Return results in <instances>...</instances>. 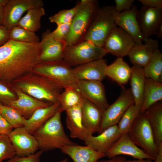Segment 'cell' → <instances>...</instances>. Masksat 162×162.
<instances>
[{
	"instance_id": "cell-33",
	"label": "cell",
	"mask_w": 162,
	"mask_h": 162,
	"mask_svg": "<svg viewBox=\"0 0 162 162\" xmlns=\"http://www.w3.org/2000/svg\"><path fill=\"white\" fill-rule=\"evenodd\" d=\"M141 106L134 104L125 111L117 125L122 135L128 134L140 114Z\"/></svg>"
},
{
	"instance_id": "cell-26",
	"label": "cell",
	"mask_w": 162,
	"mask_h": 162,
	"mask_svg": "<svg viewBox=\"0 0 162 162\" xmlns=\"http://www.w3.org/2000/svg\"><path fill=\"white\" fill-rule=\"evenodd\" d=\"M105 74L106 76L122 86L130 80L131 68L123 58L118 57L112 64L107 65Z\"/></svg>"
},
{
	"instance_id": "cell-9",
	"label": "cell",
	"mask_w": 162,
	"mask_h": 162,
	"mask_svg": "<svg viewBox=\"0 0 162 162\" xmlns=\"http://www.w3.org/2000/svg\"><path fill=\"white\" fill-rule=\"evenodd\" d=\"M134 104L130 88L124 89L116 100L104 111L98 134L110 127L117 125L126 110Z\"/></svg>"
},
{
	"instance_id": "cell-41",
	"label": "cell",
	"mask_w": 162,
	"mask_h": 162,
	"mask_svg": "<svg viewBox=\"0 0 162 162\" xmlns=\"http://www.w3.org/2000/svg\"><path fill=\"white\" fill-rule=\"evenodd\" d=\"M134 0H115L114 9L117 12H121L130 10L133 6Z\"/></svg>"
},
{
	"instance_id": "cell-16",
	"label": "cell",
	"mask_w": 162,
	"mask_h": 162,
	"mask_svg": "<svg viewBox=\"0 0 162 162\" xmlns=\"http://www.w3.org/2000/svg\"><path fill=\"white\" fill-rule=\"evenodd\" d=\"M50 32L48 29L44 32L39 43L40 59L42 62L63 59L67 46L66 42L53 38L50 35Z\"/></svg>"
},
{
	"instance_id": "cell-36",
	"label": "cell",
	"mask_w": 162,
	"mask_h": 162,
	"mask_svg": "<svg viewBox=\"0 0 162 162\" xmlns=\"http://www.w3.org/2000/svg\"><path fill=\"white\" fill-rule=\"evenodd\" d=\"M78 8V5L68 9L61 10L49 17L50 22L55 23L57 25L69 23L74 18Z\"/></svg>"
},
{
	"instance_id": "cell-47",
	"label": "cell",
	"mask_w": 162,
	"mask_h": 162,
	"mask_svg": "<svg viewBox=\"0 0 162 162\" xmlns=\"http://www.w3.org/2000/svg\"><path fill=\"white\" fill-rule=\"evenodd\" d=\"M156 35L158 38L160 39H162V22L158 26Z\"/></svg>"
},
{
	"instance_id": "cell-46",
	"label": "cell",
	"mask_w": 162,
	"mask_h": 162,
	"mask_svg": "<svg viewBox=\"0 0 162 162\" xmlns=\"http://www.w3.org/2000/svg\"><path fill=\"white\" fill-rule=\"evenodd\" d=\"M154 162H162V144L159 147L157 154Z\"/></svg>"
},
{
	"instance_id": "cell-25",
	"label": "cell",
	"mask_w": 162,
	"mask_h": 162,
	"mask_svg": "<svg viewBox=\"0 0 162 162\" xmlns=\"http://www.w3.org/2000/svg\"><path fill=\"white\" fill-rule=\"evenodd\" d=\"M60 105V102H58L47 107L37 110L29 118L26 119L24 127L32 134L56 113Z\"/></svg>"
},
{
	"instance_id": "cell-35",
	"label": "cell",
	"mask_w": 162,
	"mask_h": 162,
	"mask_svg": "<svg viewBox=\"0 0 162 162\" xmlns=\"http://www.w3.org/2000/svg\"><path fill=\"white\" fill-rule=\"evenodd\" d=\"M0 114L13 128L24 127L26 119L14 108L10 106L2 105L0 107Z\"/></svg>"
},
{
	"instance_id": "cell-42",
	"label": "cell",
	"mask_w": 162,
	"mask_h": 162,
	"mask_svg": "<svg viewBox=\"0 0 162 162\" xmlns=\"http://www.w3.org/2000/svg\"><path fill=\"white\" fill-rule=\"evenodd\" d=\"M13 130L11 125L0 114V134L8 136Z\"/></svg>"
},
{
	"instance_id": "cell-40",
	"label": "cell",
	"mask_w": 162,
	"mask_h": 162,
	"mask_svg": "<svg viewBox=\"0 0 162 162\" xmlns=\"http://www.w3.org/2000/svg\"><path fill=\"white\" fill-rule=\"evenodd\" d=\"M44 152L40 151L29 155L20 157L16 155L6 162H40V157Z\"/></svg>"
},
{
	"instance_id": "cell-31",
	"label": "cell",
	"mask_w": 162,
	"mask_h": 162,
	"mask_svg": "<svg viewBox=\"0 0 162 162\" xmlns=\"http://www.w3.org/2000/svg\"><path fill=\"white\" fill-rule=\"evenodd\" d=\"M143 68L146 78L162 83V54L159 50L154 53L149 61Z\"/></svg>"
},
{
	"instance_id": "cell-15",
	"label": "cell",
	"mask_w": 162,
	"mask_h": 162,
	"mask_svg": "<svg viewBox=\"0 0 162 162\" xmlns=\"http://www.w3.org/2000/svg\"><path fill=\"white\" fill-rule=\"evenodd\" d=\"M137 19L142 33L143 41L156 35L162 22V8H152L142 6L138 10Z\"/></svg>"
},
{
	"instance_id": "cell-29",
	"label": "cell",
	"mask_w": 162,
	"mask_h": 162,
	"mask_svg": "<svg viewBox=\"0 0 162 162\" xmlns=\"http://www.w3.org/2000/svg\"><path fill=\"white\" fill-rule=\"evenodd\" d=\"M162 100V83L146 78L143 100L140 114H143L150 106Z\"/></svg>"
},
{
	"instance_id": "cell-27",
	"label": "cell",
	"mask_w": 162,
	"mask_h": 162,
	"mask_svg": "<svg viewBox=\"0 0 162 162\" xmlns=\"http://www.w3.org/2000/svg\"><path fill=\"white\" fill-rule=\"evenodd\" d=\"M148 120L153 131L156 144L159 148L162 144V103L158 102L150 106L143 113Z\"/></svg>"
},
{
	"instance_id": "cell-23",
	"label": "cell",
	"mask_w": 162,
	"mask_h": 162,
	"mask_svg": "<svg viewBox=\"0 0 162 162\" xmlns=\"http://www.w3.org/2000/svg\"><path fill=\"white\" fill-rule=\"evenodd\" d=\"M82 104L83 124L92 134L99 133L104 110L83 98Z\"/></svg>"
},
{
	"instance_id": "cell-8",
	"label": "cell",
	"mask_w": 162,
	"mask_h": 162,
	"mask_svg": "<svg viewBox=\"0 0 162 162\" xmlns=\"http://www.w3.org/2000/svg\"><path fill=\"white\" fill-rule=\"evenodd\" d=\"M128 134L134 144L154 161L159 148L149 123L143 113L140 114Z\"/></svg>"
},
{
	"instance_id": "cell-1",
	"label": "cell",
	"mask_w": 162,
	"mask_h": 162,
	"mask_svg": "<svg viewBox=\"0 0 162 162\" xmlns=\"http://www.w3.org/2000/svg\"><path fill=\"white\" fill-rule=\"evenodd\" d=\"M39 43L33 44L9 40L0 46V81L9 85L32 71L42 62Z\"/></svg>"
},
{
	"instance_id": "cell-13",
	"label": "cell",
	"mask_w": 162,
	"mask_h": 162,
	"mask_svg": "<svg viewBox=\"0 0 162 162\" xmlns=\"http://www.w3.org/2000/svg\"><path fill=\"white\" fill-rule=\"evenodd\" d=\"M8 136L16 156H28L35 153L39 149L35 137L24 127L14 129Z\"/></svg>"
},
{
	"instance_id": "cell-38",
	"label": "cell",
	"mask_w": 162,
	"mask_h": 162,
	"mask_svg": "<svg viewBox=\"0 0 162 162\" xmlns=\"http://www.w3.org/2000/svg\"><path fill=\"white\" fill-rule=\"evenodd\" d=\"M8 84L0 81V102L2 105L10 106L11 102L17 99Z\"/></svg>"
},
{
	"instance_id": "cell-44",
	"label": "cell",
	"mask_w": 162,
	"mask_h": 162,
	"mask_svg": "<svg viewBox=\"0 0 162 162\" xmlns=\"http://www.w3.org/2000/svg\"><path fill=\"white\" fill-rule=\"evenodd\" d=\"M8 33V30L5 27L0 26V46L9 40Z\"/></svg>"
},
{
	"instance_id": "cell-14",
	"label": "cell",
	"mask_w": 162,
	"mask_h": 162,
	"mask_svg": "<svg viewBox=\"0 0 162 162\" xmlns=\"http://www.w3.org/2000/svg\"><path fill=\"white\" fill-rule=\"evenodd\" d=\"M77 89L84 98L104 111L109 106L101 81L78 80Z\"/></svg>"
},
{
	"instance_id": "cell-50",
	"label": "cell",
	"mask_w": 162,
	"mask_h": 162,
	"mask_svg": "<svg viewBox=\"0 0 162 162\" xmlns=\"http://www.w3.org/2000/svg\"><path fill=\"white\" fill-rule=\"evenodd\" d=\"M10 0H0V6L4 8L8 3Z\"/></svg>"
},
{
	"instance_id": "cell-7",
	"label": "cell",
	"mask_w": 162,
	"mask_h": 162,
	"mask_svg": "<svg viewBox=\"0 0 162 162\" xmlns=\"http://www.w3.org/2000/svg\"><path fill=\"white\" fill-rule=\"evenodd\" d=\"M108 53L103 47L84 40L67 46L63 60L72 68L103 58Z\"/></svg>"
},
{
	"instance_id": "cell-19",
	"label": "cell",
	"mask_w": 162,
	"mask_h": 162,
	"mask_svg": "<svg viewBox=\"0 0 162 162\" xmlns=\"http://www.w3.org/2000/svg\"><path fill=\"white\" fill-rule=\"evenodd\" d=\"M97 136H90L84 143L94 150L105 153L119 138L121 134L117 125L110 127Z\"/></svg>"
},
{
	"instance_id": "cell-12",
	"label": "cell",
	"mask_w": 162,
	"mask_h": 162,
	"mask_svg": "<svg viewBox=\"0 0 162 162\" xmlns=\"http://www.w3.org/2000/svg\"><path fill=\"white\" fill-rule=\"evenodd\" d=\"M138 10L134 5L130 10L118 13L114 6L113 14L116 26L128 34L136 45H140L142 44L143 38L137 19Z\"/></svg>"
},
{
	"instance_id": "cell-32",
	"label": "cell",
	"mask_w": 162,
	"mask_h": 162,
	"mask_svg": "<svg viewBox=\"0 0 162 162\" xmlns=\"http://www.w3.org/2000/svg\"><path fill=\"white\" fill-rule=\"evenodd\" d=\"M83 98L77 89L67 88L60 94L59 108L62 112L66 111L76 106L82 104Z\"/></svg>"
},
{
	"instance_id": "cell-21",
	"label": "cell",
	"mask_w": 162,
	"mask_h": 162,
	"mask_svg": "<svg viewBox=\"0 0 162 162\" xmlns=\"http://www.w3.org/2000/svg\"><path fill=\"white\" fill-rule=\"evenodd\" d=\"M140 45H135L128 56L133 65L143 68L148 62L154 53L159 50L157 40L149 38Z\"/></svg>"
},
{
	"instance_id": "cell-48",
	"label": "cell",
	"mask_w": 162,
	"mask_h": 162,
	"mask_svg": "<svg viewBox=\"0 0 162 162\" xmlns=\"http://www.w3.org/2000/svg\"><path fill=\"white\" fill-rule=\"evenodd\" d=\"M152 160L150 159H137L136 160H126L125 162H154Z\"/></svg>"
},
{
	"instance_id": "cell-5",
	"label": "cell",
	"mask_w": 162,
	"mask_h": 162,
	"mask_svg": "<svg viewBox=\"0 0 162 162\" xmlns=\"http://www.w3.org/2000/svg\"><path fill=\"white\" fill-rule=\"evenodd\" d=\"M32 71L47 78L64 89H77L78 80L74 75L72 68L63 59L41 62L33 68Z\"/></svg>"
},
{
	"instance_id": "cell-34",
	"label": "cell",
	"mask_w": 162,
	"mask_h": 162,
	"mask_svg": "<svg viewBox=\"0 0 162 162\" xmlns=\"http://www.w3.org/2000/svg\"><path fill=\"white\" fill-rule=\"evenodd\" d=\"M9 40L23 43L33 44H39V37L33 32L17 26L9 30Z\"/></svg>"
},
{
	"instance_id": "cell-22",
	"label": "cell",
	"mask_w": 162,
	"mask_h": 162,
	"mask_svg": "<svg viewBox=\"0 0 162 162\" xmlns=\"http://www.w3.org/2000/svg\"><path fill=\"white\" fill-rule=\"evenodd\" d=\"M82 104L76 106L65 111L66 114V125L70 131L71 137L78 138L84 141L92 134L85 128L83 124Z\"/></svg>"
},
{
	"instance_id": "cell-49",
	"label": "cell",
	"mask_w": 162,
	"mask_h": 162,
	"mask_svg": "<svg viewBox=\"0 0 162 162\" xmlns=\"http://www.w3.org/2000/svg\"><path fill=\"white\" fill-rule=\"evenodd\" d=\"M4 16V8L0 6V26L2 25Z\"/></svg>"
},
{
	"instance_id": "cell-4",
	"label": "cell",
	"mask_w": 162,
	"mask_h": 162,
	"mask_svg": "<svg viewBox=\"0 0 162 162\" xmlns=\"http://www.w3.org/2000/svg\"><path fill=\"white\" fill-rule=\"evenodd\" d=\"M77 4V10L65 40L67 46L74 45L84 40L92 21L99 8L98 2L95 0H81Z\"/></svg>"
},
{
	"instance_id": "cell-18",
	"label": "cell",
	"mask_w": 162,
	"mask_h": 162,
	"mask_svg": "<svg viewBox=\"0 0 162 162\" xmlns=\"http://www.w3.org/2000/svg\"><path fill=\"white\" fill-rule=\"evenodd\" d=\"M106 62L103 58L72 68L73 73L78 80L102 81L106 76Z\"/></svg>"
},
{
	"instance_id": "cell-17",
	"label": "cell",
	"mask_w": 162,
	"mask_h": 162,
	"mask_svg": "<svg viewBox=\"0 0 162 162\" xmlns=\"http://www.w3.org/2000/svg\"><path fill=\"white\" fill-rule=\"evenodd\" d=\"M105 154V157L109 158L117 156L125 155L137 159H150L153 160L151 157L134 144L128 134L122 135Z\"/></svg>"
},
{
	"instance_id": "cell-10",
	"label": "cell",
	"mask_w": 162,
	"mask_h": 162,
	"mask_svg": "<svg viewBox=\"0 0 162 162\" xmlns=\"http://www.w3.org/2000/svg\"><path fill=\"white\" fill-rule=\"evenodd\" d=\"M136 45L132 38L124 30L116 26L106 38L103 47L108 53L118 57L128 56Z\"/></svg>"
},
{
	"instance_id": "cell-28",
	"label": "cell",
	"mask_w": 162,
	"mask_h": 162,
	"mask_svg": "<svg viewBox=\"0 0 162 162\" xmlns=\"http://www.w3.org/2000/svg\"><path fill=\"white\" fill-rule=\"evenodd\" d=\"M131 68V74L130 80V89L134 104L141 106L143 100L146 78L142 68L133 65Z\"/></svg>"
},
{
	"instance_id": "cell-45",
	"label": "cell",
	"mask_w": 162,
	"mask_h": 162,
	"mask_svg": "<svg viewBox=\"0 0 162 162\" xmlns=\"http://www.w3.org/2000/svg\"><path fill=\"white\" fill-rule=\"evenodd\" d=\"M126 160L124 157L119 155L113 157L109 160H99L96 162H125Z\"/></svg>"
},
{
	"instance_id": "cell-20",
	"label": "cell",
	"mask_w": 162,
	"mask_h": 162,
	"mask_svg": "<svg viewBox=\"0 0 162 162\" xmlns=\"http://www.w3.org/2000/svg\"><path fill=\"white\" fill-rule=\"evenodd\" d=\"M13 89L17 98L11 102L10 106L17 110L26 119L29 118L37 110L47 107L53 104L42 101L18 89Z\"/></svg>"
},
{
	"instance_id": "cell-3",
	"label": "cell",
	"mask_w": 162,
	"mask_h": 162,
	"mask_svg": "<svg viewBox=\"0 0 162 162\" xmlns=\"http://www.w3.org/2000/svg\"><path fill=\"white\" fill-rule=\"evenodd\" d=\"M62 112L59 107L51 118L32 134L38 142L39 148L43 152L61 149L64 146L76 144L65 132L61 120Z\"/></svg>"
},
{
	"instance_id": "cell-24",
	"label": "cell",
	"mask_w": 162,
	"mask_h": 162,
	"mask_svg": "<svg viewBox=\"0 0 162 162\" xmlns=\"http://www.w3.org/2000/svg\"><path fill=\"white\" fill-rule=\"evenodd\" d=\"M61 150L70 156L74 162H96L105 157L104 153L97 151L89 146L77 144L64 146Z\"/></svg>"
},
{
	"instance_id": "cell-6",
	"label": "cell",
	"mask_w": 162,
	"mask_h": 162,
	"mask_svg": "<svg viewBox=\"0 0 162 162\" xmlns=\"http://www.w3.org/2000/svg\"><path fill=\"white\" fill-rule=\"evenodd\" d=\"M113 6L99 8L97 11L85 37L95 45L103 47L107 37L117 26L113 14Z\"/></svg>"
},
{
	"instance_id": "cell-2",
	"label": "cell",
	"mask_w": 162,
	"mask_h": 162,
	"mask_svg": "<svg viewBox=\"0 0 162 162\" xmlns=\"http://www.w3.org/2000/svg\"><path fill=\"white\" fill-rule=\"evenodd\" d=\"M14 88L38 100L54 103L59 102L63 88L32 71L13 81Z\"/></svg>"
},
{
	"instance_id": "cell-39",
	"label": "cell",
	"mask_w": 162,
	"mask_h": 162,
	"mask_svg": "<svg viewBox=\"0 0 162 162\" xmlns=\"http://www.w3.org/2000/svg\"><path fill=\"white\" fill-rule=\"evenodd\" d=\"M71 22L57 25L56 28L50 32V35L58 40L65 41L70 30Z\"/></svg>"
},
{
	"instance_id": "cell-43",
	"label": "cell",
	"mask_w": 162,
	"mask_h": 162,
	"mask_svg": "<svg viewBox=\"0 0 162 162\" xmlns=\"http://www.w3.org/2000/svg\"><path fill=\"white\" fill-rule=\"evenodd\" d=\"M143 6L152 8H162V0H139Z\"/></svg>"
},
{
	"instance_id": "cell-51",
	"label": "cell",
	"mask_w": 162,
	"mask_h": 162,
	"mask_svg": "<svg viewBox=\"0 0 162 162\" xmlns=\"http://www.w3.org/2000/svg\"><path fill=\"white\" fill-rule=\"evenodd\" d=\"M59 162H68V159L66 158H65L61 160Z\"/></svg>"
},
{
	"instance_id": "cell-37",
	"label": "cell",
	"mask_w": 162,
	"mask_h": 162,
	"mask_svg": "<svg viewBox=\"0 0 162 162\" xmlns=\"http://www.w3.org/2000/svg\"><path fill=\"white\" fill-rule=\"evenodd\" d=\"M16 155L13 145L8 136L0 134V162L10 159Z\"/></svg>"
},
{
	"instance_id": "cell-11",
	"label": "cell",
	"mask_w": 162,
	"mask_h": 162,
	"mask_svg": "<svg viewBox=\"0 0 162 162\" xmlns=\"http://www.w3.org/2000/svg\"><path fill=\"white\" fill-rule=\"evenodd\" d=\"M41 0H10L4 8V16L2 25L8 31L16 26L21 16L28 10L43 7Z\"/></svg>"
},
{
	"instance_id": "cell-52",
	"label": "cell",
	"mask_w": 162,
	"mask_h": 162,
	"mask_svg": "<svg viewBox=\"0 0 162 162\" xmlns=\"http://www.w3.org/2000/svg\"><path fill=\"white\" fill-rule=\"evenodd\" d=\"M2 105L1 103L0 102V107H1V105Z\"/></svg>"
},
{
	"instance_id": "cell-30",
	"label": "cell",
	"mask_w": 162,
	"mask_h": 162,
	"mask_svg": "<svg viewBox=\"0 0 162 162\" xmlns=\"http://www.w3.org/2000/svg\"><path fill=\"white\" fill-rule=\"evenodd\" d=\"M45 13L43 7L30 9L21 18L16 26L35 32L40 29L41 19Z\"/></svg>"
}]
</instances>
